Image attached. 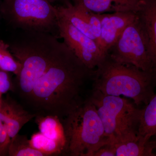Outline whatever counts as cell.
<instances>
[{"instance_id":"obj_7","label":"cell","mask_w":156,"mask_h":156,"mask_svg":"<svg viewBox=\"0 0 156 156\" xmlns=\"http://www.w3.org/2000/svg\"><path fill=\"white\" fill-rule=\"evenodd\" d=\"M57 20L60 38L88 68L95 69L107 54H104L95 41L81 32L58 12Z\"/></svg>"},{"instance_id":"obj_21","label":"cell","mask_w":156,"mask_h":156,"mask_svg":"<svg viewBox=\"0 0 156 156\" xmlns=\"http://www.w3.org/2000/svg\"><path fill=\"white\" fill-rule=\"evenodd\" d=\"M92 156H116L115 146L112 144H105L96 151Z\"/></svg>"},{"instance_id":"obj_23","label":"cell","mask_w":156,"mask_h":156,"mask_svg":"<svg viewBox=\"0 0 156 156\" xmlns=\"http://www.w3.org/2000/svg\"><path fill=\"white\" fill-rule=\"evenodd\" d=\"M49 1H50V2L52 3L54 2H57V1H62V2H65L69 1V0H49ZM73 1H74V0H73Z\"/></svg>"},{"instance_id":"obj_10","label":"cell","mask_w":156,"mask_h":156,"mask_svg":"<svg viewBox=\"0 0 156 156\" xmlns=\"http://www.w3.org/2000/svg\"><path fill=\"white\" fill-rule=\"evenodd\" d=\"M1 106L11 139L18 134L25 124L37 115L36 114L26 109L20 104L10 98L2 99Z\"/></svg>"},{"instance_id":"obj_17","label":"cell","mask_w":156,"mask_h":156,"mask_svg":"<svg viewBox=\"0 0 156 156\" xmlns=\"http://www.w3.org/2000/svg\"><path fill=\"white\" fill-rule=\"evenodd\" d=\"M21 68V64L11 53L9 44L0 39V69L17 76Z\"/></svg>"},{"instance_id":"obj_16","label":"cell","mask_w":156,"mask_h":156,"mask_svg":"<svg viewBox=\"0 0 156 156\" xmlns=\"http://www.w3.org/2000/svg\"><path fill=\"white\" fill-rule=\"evenodd\" d=\"M10 156H45L31 146L29 139L24 135L17 134L11 139L8 150Z\"/></svg>"},{"instance_id":"obj_2","label":"cell","mask_w":156,"mask_h":156,"mask_svg":"<svg viewBox=\"0 0 156 156\" xmlns=\"http://www.w3.org/2000/svg\"><path fill=\"white\" fill-rule=\"evenodd\" d=\"M92 89L105 95L131 98L146 105L154 95L156 71H146L114 60L108 53L94 69Z\"/></svg>"},{"instance_id":"obj_3","label":"cell","mask_w":156,"mask_h":156,"mask_svg":"<svg viewBox=\"0 0 156 156\" xmlns=\"http://www.w3.org/2000/svg\"><path fill=\"white\" fill-rule=\"evenodd\" d=\"M61 120L66 137L62 155L92 156L100 147L111 144L96 107L89 98Z\"/></svg>"},{"instance_id":"obj_11","label":"cell","mask_w":156,"mask_h":156,"mask_svg":"<svg viewBox=\"0 0 156 156\" xmlns=\"http://www.w3.org/2000/svg\"><path fill=\"white\" fill-rule=\"evenodd\" d=\"M144 0H74L75 5L97 14L106 12L136 13Z\"/></svg>"},{"instance_id":"obj_12","label":"cell","mask_w":156,"mask_h":156,"mask_svg":"<svg viewBox=\"0 0 156 156\" xmlns=\"http://www.w3.org/2000/svg\"><path fill=\"white\" fill-rule=\"evenodd\" d=\"M156 135V93L145 107L141 109L138 138L144 144H147Z\"/></svg>"},{"instance_id":"obj_1","label":"cell","mask_w":156,"mask_h":156,"mask_svg":"<svg viewBox=\"0 0 156 156\" xmlns=\"http://www.w3.org/2000/svg\"><path fill=\"white\" fill-rule=\"evenodd\" d=\"M62 46L25 102L32 112L57 116L61 120L84 102L82 94L94 71L65 43Z\"/></svg>"},{"instance_id":"obj_6","label":"cell","mask_w":156,"mask_h":156,"mask_svg":"<svg viewBox=\"0 0 156 156\" xmlns=\"http://www.w3.org/2000/svg\"><path fill=\"white\" fill-rule=\"evenodd\" d=\"M108 53L120 63L131 65L146 71H156L147 40L137 17L126 27Z\"/></svg>"},{"instance_id":"obj_8","label":"cell","mask_w":156,"mask_h":156,"mask_svg":"<svg viewBox=\"0 0 156 156\" xmlns=\"http://www.w3.org/2000/svg\"><path fill=\"white\" fill-rule=\"evenodd\" d=\"M136 13L118 12L100 14L101 37L100 48L106 55L128 25L136 19Z\"/></svg>"},{"instance_id":"obj_19","label":"cell","mask_w":156,"mask_h":156,"mask_svg":"<svg viewBox=\"0 0 156 156\" xmlns=\"http://www.w3.org/2000/svg\"><path fill=\"white\" fill-rule=\"evenodd\" d=\"M11 138L8 133L2 109L0 107V156H8Z\"/></svg>"},{"instance_id":"obj_15","label":"cell","mask_w":156,"mask_h":156,"mask_svg":"<svg viewBox=\"0 0 156 156\" xmlns=\"http://www.w3.org/2000/svg\"><path fill=\"white\" fill-rule=\"evenodd\" d=\"M29 141L32 147L45 156L62 155L63 147L57 141L45 136L40 131L34 133Z\"/></svg>"},{"instance_id":"obj_22","label":"cell","mask_w":156,"mask_h":156,"mask_svg":"<svg viewBox=\"0 0 156 156\" xmlns=\"http://www.w3.org/2000/svg\"><path fill=\"white\" fill-rule=\"evenodd\" d=\"M149 143L150 144L154 151H156V135L151 138L149 140Z\"/></svg>"},{"instance_id":"obj_20","label":"cell","mask_w":156,"mask_h":156,"mask_svg":"<svg viewBox=\"0 0 156 156\" xmlns=\"http://www.w3.org/2000/svg\"><path fill=\"white\" fill-rule=\"evenodd\" d=\"M9 72L0 69V94L1 95L14 89Z\"/></svg>"},{"instance_id":"obj_4","label":"cell","mask_w":156,"mask_h":156,"mask_svg":"<svg viewBox=\"0 0 156 156\" xmlns=\"http://www.w3.org/2000/svg\"><path fill=\"white\" fill-rule=\"evenodd\" d=\"M89 98L96 107L111 144L138 139L141 109L126 98L94 89Z\"/></svg>"},{"instance_id":"obj_18","label":"cell","mask_w":156,"mask_h":156,"mask_svg":"<svg viewBox=\"0 0 156 156\" xmlns=\"http://www.w3.org/2000/svg\"><path fill=\"white\" fill-rule=\"evenodd\" d=\"M78 6L83 10L89 22L92 33L95 37L98 45L100 48L101 37V22L100 14L94 13L92 11L86 10L80 6Z\"/></svg>"},{"instance_id":"obj_9","label":"cell","mask_w":156,"mask_h":156,"mask_svg":"<svg viewBox=\"0 0 156 156\" xmlns=\"http://www.w3.org/2000/svg\"><path fill=\"white\" fill-rule=\"evenodd\" d=\"M136 15L147 40L151 59L156 70V0H144Z\"/></svg>"},{"instance_id":"obj_14","label":"cell","mask_w":156,"mask_h":156,"mask_svg":"<svg viewBox=\"0 0 156 156\" xmlns=\"http://www.w3.org/2000/svg\"><path fill=\"white\" fill-rule=\"evenodd\" d=\"M116 156H155L149 143L144 144L139 139L115 144Z\"/></svg>"},{"instance_id":"obj_13","label":"cell","mask_w":156,"mask_h":156,"mask_svg":"<svg viewBox=\"0 0 156 156\" xmlns=\"http://www.w3.org/2000/svg\"><path fill=\"white\" fill-rule=\"evenodd\" d=\"M35 120L41 134L57 141L64 148L66 137L64 127L59 117L53 115L37 114Z\"/></svg>"},{"instance_id":"obj_24","label":"cell","mask_w":156,"mask_h":156,"mask_svg":"<svg viewBox=\"0 0 156 156\" xmlns=\"http://www.w3.org/2000/svg\"><path fill=\"white\" fill-rule=\"evenodd\" d=\"M1 94H0V107H1V102H2V99H1Z\"/></svg>"},{"instance_id":"obj_5","label":"cell","mask_w":156,"mask_h":156,"mask_svg":"<svg viewBox=\"0 0 156 156\" xmlns=\"http://www.w3.org/2000/svg\"><path fill=\"white\" fill-rule=\"evenodd\" d=\"M0 10L15 28L49 33L60 38L57 8L49 0H3Z\"/></svg>"},{"instance_id":"obj_25","label":"cell","mask_w":156,"mask_h":156,"mask_svg":"<svg viewBox=\"0 0 156 156\" xmlns=\"http://www.w3.org/2000/svg\"><path fill=\"white\" fill-rule=\"evenodd\" d=\"M0 14H1V15H2V14H1V10H0Z\"/></svg>"}]
</instances>
